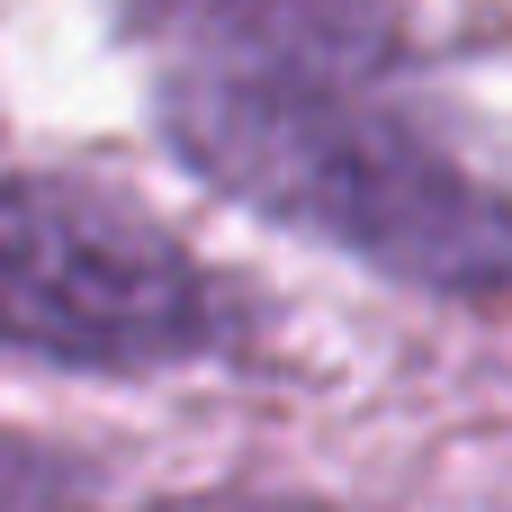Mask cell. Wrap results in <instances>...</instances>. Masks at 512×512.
Here are the masks:
<instances>
[{"label":"cell","mask_w":512,"mask_h":512,"mask_svg":"<svg viewBox=\"0 0 512 512\" xmlns=\"http://www.w3.org/2000/svg\"><path fill=\"white\" fill-rule=\"evenodd\" d=\"M162 117L198 180L288 234L450 297L512 288V198L405 117L351 45L243 36L189 54L162 81Z\"/></svg>","instance_id":"6da1fadb"},{"label":"cell","mask_w":512,"mask_h":512,"mask_svg":"<svg viewBox=\"0 0 512 512\" xmlns=\"http://www.w3.org/2000/svg\"><path fill=\"white\" fill-rule=\"evenodd\" d=\"M252 333V297L225 288L171 225L144 207L18 171L0 180V360L153 378L225 360Z\"/></svg>","instance_id":"7a4b0ae2"},{"label":"cell","mask_w":512,"mask_h":512,"mask_svg":"<svg viewBox=\"0 0 512 512\" xmlns=\"http://www.w3.org/2000/svg\"><path fill=\"white\" fill-rule=\"evenodd\" d=\"M144 27H171V18H207V9H225V0H126Z\"/></svg>","instance_id":"3957f363"}]
</instances>
